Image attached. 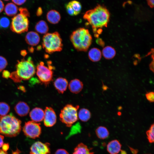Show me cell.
I'll return each mask as SVG.
<instances>
[{
    "mask_svg": "<svg viewBox=\"0 0 154 154\" xmlns=\"http://www.w3.org/2000/svg\"><path fill=\"white\" fill-rule=\"evenodd\" d=\"M145 96L147 99L150 102H153L154 101V93L153 91L147 92Z\"/></svg>",
    "mask_w": 154,
    "mask_h": 154,
    "instance_id": "cell-32",
    "label": "cell"
},
{
    "mask_svg": "<svg viewBox=\"0 0 154 154\" xmlns=\"http://www.w3.org/2000/svg\"><path fill=\"white\" fill-rule=\"evenodd\" d=\"M121 144L117 140H113L107 145V149L110 154H117L121 150Z\"/></svg>",
    "mask_w": 154,
    "mask_h": 154,
    "instance_id": "cell-18",
    "label": "cell"
},
{
    "mask_svg": "<svg viewBox=\"0 0 154 154\" xmlns=\"http://www.w3.org/2000/svg\"><path fill=\"white\" fill-rule=\"evenodd\" d=\"M0 154H7L5 151L3 150L0 149Z\"/></svg>",
    "mask_w": 154,
    "mask_h": 154,
    "instance_id": "cell-43",
    "label": "cell"
},
{
    "mask_svg": "<svg viewBox=\"0 0 154 154\" xmlns=\"http://www.w3.org/2000/svg\"><path fill=\"white\" fill-rule=\"evenodd\" d=\"M88 147L82 143L79 144L74 148L73 154H93Z\"/></svg>",
    "mask_w": 154,
    "mask_h": 154,
    "instance_id": "cell-20",
    "label": "cell"
},
{
    "mask_svg": "<svg viewBox=\"0 0 154 154\" xmlns=\"http://www.w3.org/2000/svg\"><path fill=\"white\" fill-rule=\"evenodd\" d=\"M5 1H9V0H4Z\"/></svg>",
    "mask_w": 154,
    "mask_h": 154,
    "instance_id": "cell-45",
    "label": "cell"
},
{
    "mask_svg": "<svg viewBox=\"0 0 154 154\" xmlns=\"http://www.w3.org/2000/svg\"><path fill=\"white\" fill-rule=\"evenodd\" d=\"M25 40L29 44L35 46L38 44L40 41V37L39 35L36 32L30 31L26 35Z\"/></svg>",
    "mask_w": 154,
    "mask_h": 154,
    "instance_id": "cell-16",
    "label": "cell"
},
{
    "mask_svg": "<svg viewBox=\"0 0 154 154\" xmlns=\"http://www.w3.org/2000/svg\"><path fill=\"white\" fill-rule=\"evenodd\" d=\"M21 54L22 56H25L27 54V53L25 50H23L21 51Z\"/></svg>",
    "mask_w": 154,
    "mask_h": 154,
    "instance_id": "cell-42",
    "label": "cell"
},
{
    "mask_svg": "<svg viewBox=\"0 0 154 154\" xmlns=\"http://www.w3.org/2000/svg\"><path fill=\"white\" fill-rule=\"evenodd\" d=\"M8 63L6 59L2 56H0V72L4 69Z\"/></svg>",
    "mask_w": 154,
    "mask_h": 154,
    "instance_id": "cell-30",
    "label": "cell"
},
{
    "mask_svg": "<svg viewBox=\"0 0 154 154\" xmlns=\"http://www.w3.org/2000/svg\"><path fill=\"white\" fill-rule=\"evenodd\" d=\"M15 110L18 115L21 116H23L28 114L30 110V108L26 103L23 102H20L16 105Z\"/></svg>",
    "mask_w": 154,
    "mask_h": 154,
    "instance_id": "cell-17",
    "label": "cell"
},
{
    "mask_svg": "<svg viewBox=\"0 0 154 154\" xmlns=\"http://www.w3.org/2000/svg\"><path fill=\"white\" fill-rule=\"evenodd\" d=\"M55 154H69V153L66 150L60 149L57 150Z\"/></svg>",
    "mask_w": 154,
    "mask_h": 154,
    "instance_id": "cell-34",
    "label": "cell"
},
{
    "mask_svg": "<svg viewBox=\"0 0 154 154\" xmlns=\"http://www.w3.org/2000/svg\"><path fill=\"white\" fill-rule=\"evenodd\" d=\"M27 17L20 13L12 19L11 29L13 32L21 34L28 31L29 21Z\"/></svg>",
    "mask_w": 154,
    "mask_h": 154,
    "instance_id": "cell-8",
    "label": "cell"
},
{
    "mask_svg": "<svg viewBox=\"0 0 154 154\" xmlns=\"http://www.w3.org/2000/svg\"><path fill=\"white\" fill-rule=\"evenodd\" d=\"M74 48L79 51H86L92 42V37L88 30L80 28L73 31L70 37Z\"/></svg>",
    "mask_w": 154,
    "mask_h": 154,
    "instance_id": "cell-4",
    "label": "cell"
},
{
    "mask_svg": "<svg viewBox=\"0 0 154 154\" xmlns=\"http://www.w3.org/2000/svg\"><path fill=\"white\" fill-rule=\"evenodd\" d=\"M42 11L41 7H39L37 11L36 14L38 16H39L42 15Z\"/></svg>",
    "mask_w": 154,
    "mask_h": 154,
    "instance_id": "cell-39",
    "label": "cell"
},
{
    "mask_svg": "<svg viewBox=\"0 0 154 154\" xmlns=\"http://www.w3.org/2000/svg\"><path fill=\"white\" fill-rule=\"evenodd\" d=\"M104 56L107 59H111L115 56L116 51L112 47L107 46L104 47L102 51Z\"/></svg>",
    "mask_w": 154,
    "mask_h": 154,
    "instance_id": "cell-26",
    "label": "cell"
},
{
    "mask_svg": "<svg viewBox=\"0 0 154 154\" xmlns=\"http://www.w3.org/2000/svg\"><path fill=\"white\" fill-rule=\"evenodd\" d=\"M29 50L31 52H33L34 51V48L33 47L30 48H29Z\"/></svg>",
    "mask_w": 154,
    "mask_h": 154,
    "instance_id": "cell-44",
    "label": "cell"
},
{
    "mask_svg": "<svg viewBox=\"0 0 154 154\" xmlns=\"http://www.w3.org/2000/svg\"><path fill=\"white\" fill-rule=\"evenodd\" d=\"M57 117L54 109L51 107H46L44 111V123L46 127H51L56 123Z\"/></svg>",
    "mask_w": 154,
    "mask_h": 154,
    "instance_id": "cell-11",
    "label": "cell"
},
{
    "mask_svg": "<svg viewBox=\"0 0 154 154\" xmlns=\"http://www.w3.org/2000/svg\"><path fill=\"white\" fill-rule=\"evenodd\" d=\"M65 8L68 14L71 16H76L80 12L82 6L81 3L76 0L71 1L65 5Z\"/></svg>",
    "mask_w": 154,
    "mask_h": 154,
    "instance_id": "cell-12",
    "label": "cell"
},
{
    "mask_svg": "<svg viewBox=\"0 0 154 154\" xmlns=\"http://www.w3.org/2000/svg\"><path fill=\"white\" fill-rule=\"evenodd\" d=\"M78 105L67 104L61 110L59 115L60 121L67 127H70L78 120Z\"/></svg>",
    "mask_w": 154,
    "mask_h": 154,
    "instance_id": "cell-6",
    "label": "cell"
},
{
    "mask_svg": "<svg viewBox=\"0 0 154 154\" xmlns=\"http://www.w3.org/2000/svg\"><path fill=\"white\" fill-rule=\"evenodd\" d=\"M47 21L50 23L55 24L59 23L61 19L60 15L59 12L55 10L49 11L46 15Z\"/></svg>",
    "mask_w": 154,
    "mask_h": 154,
    "instance_id": "cell-19",
    "label": "cell"
},
{
    "mask_svg": "<svg viewBox=\"0 0 154 154\" xmlns=\"http://www.w3.org/2000/svg\"><path fill=\"white\" fill-rule=\"evenodd\" d=\"M82 82L79 80L75 79L71 80L68 85V88L72 93L77 94L80 92L83 88Z\"/></svg>",
    "mask_w": 154,
    "mask_h": 154,
    "instance_id": "cell-15",
    "label": "cell"
},
{
    "mask_svg": "<svg viewBox=\"0 0 154 154\" xmlns=\"http://www.w3.org/2000/svg\"><path fill=\"white\" fill-rule=\"evenodd\" d=\"M10 108L7 103L4 102H0V115L5 116L9 111Z\"/></svg>",
    "mask_w": 154,
    "mask_h": 154,
    "instance_id": "cell-27",
    "label": "cell"
},
{
    "mask_svg": "<svg viewBox=\"0 0 154 154\" xmlns=\"http://www.w3.org/2000/svg\"><path fill=\"white\" fill-rule=\"evenodd\" d=\"M148 140L150 143H153L154 141V124L151 125L149 129L146 132Z\"/></svg>",
    "mask_w": 154,
    "mask_h": 154,
    "instance_id": "cell-28",
    "label": "cell"
},
{
    "mask_svg": "<svg viewBox=\"0 0 154 154\" xmlns=\"http://www.w3.org/2000/svg\"><path fill=\"white\" fill-rule=\"evenodd\" d=\"M27 0H12L13 2L18 5H21L24 3Z\"/></svg>",
    "mask_w": 154,
    "mask_h": 154,
    "instance_id": "cell-35",
    "label": "cell"
},
{
    "mask_svg": "<svg viewBox=\"0 0 154 154\" xmlns=\"http://www.w3.org/2000/svg\"><path fill=\"white\" fill-rule=\"evenodd\" d=\"M18 11V7L13 3H7L5 6L4 11L5 14L9 16L15 15Z\"/></svg>",
    "mask_w": 154,
    "mask_h": 154,
    "instance_id": "cell-23",
    "label": "cell"
},
{
    "mask_svg": "<svg viewBox=\"0 0 154 154\" xmlns=\"http://www.w3.org/2000/svg\"><path fill=\"white\" fill-rule=\"evenodd\" d=\"M68 85L67 80L62 77L57 78L54 82V87L58 93L63 94L66 90Z\"/></svg>",
    "mask_w": 154,
    "mask_h": 154,
    "instance_id": "cell-13",
    "label": "cell"
},
{
    "mask_svg": "<svg viewBox=\"0 0 154 154\" xmlns=\"http://www.w3.org/2000/svg\"><path fill=\"white\" fill-rule=\"evenodd\" d=\"M71 129L68 136L80 131L81 126L80 124L78 123L75 125H74L72 127Z\"/></svg>",
    "mask_w": 154,
    "mask_h": 154,
    "instance_id": "cell-31",
    "label": "cell"
},
{
    "mask_svg": "<svg viewBox=\"0 0 154 154\" xmlns=\"http://www.w3.org/2000/svg\"><path fill=\"white\" fill-rule=\"evenodd\" d=\"M78 116V117L80 120L83 122H86L90 119L91 113L88 109L82 108L79 110Z\"/></svg>",
    "mask_w": 154,
    "mask_h": 154,
    "instance_id": "cell-24",
    "label": "cell"
},
{
    "mask_svg": "<svg viewBox=\"0 0 154 154\" xmlns=\"http://www.w3.org/2000/svg\"><path fill=\"white\" fill-rule=\"evenodd\" d=\"M88 56L90 59L93 62L99 60L101 57V52L99 49L96 48H93L89 51Z\"/></svg>",
    "mask_w": 154,
    "mask_h": 154,
    "instance_id": "cell-22",
    "label": "cell"
},
{
    "mask_svg": "<svg viewBox=\"0 0 154 154\" xmlns=\"http://www.w3.org/2000/svg\"><path fill=\"white\" fill-rule=\"evenodd\" d=\"M148 6L151 8H153L154 7V0H146Z\"/></svg>",
    "mask_w": 154,
    "mask_h": 154,
    "instance_id": "cell-37",
    "label": "cell"
},
{
    "mask_svg": "<svg viewBox=\"0 0 154 154\" xmlns=\"http://www.w3.org/2000/svg\"><path fill=\"white\" fill-rule=\"evenodd\" d=\"M4 8V4L3 1L0 0V13L1 12Z\"/></svg>",
    "mask_w": 154,
    "mask_h": 154,
    "instance_id": "cell-40",
    "label": "cell"
},
{
    "mask_svg": "<svg viewBox=\"0 0 154 154\" xmlns=\"http://www.w3.org/2000/svg\"><path fill=\"white\" fill-rule=\"evenodd\" d=\"M35 29L38 33L46 34L48 31L49 28L46 23L44 21L40 20L36 24Z\"/></svg>",
    "mask_w": 154,
    "mask_h": 154,
    "instance_id": "cell-21",
    "label": "cell"
},
{
    "mask_svg": "<svg viewBox=\"0 0 154 154\" xmlns=\"http://www.w3.org/2000/svg\"><path fill=\"white\" fill-rule=\"evenodd\" d=\"M42 44L43 48L49 54L62 49V39L58 32L46 34L43 37Z\"/></svg>",
    "mask_w": 154,
    "mask_h": 154,
    "instance_id": "cell-5",
    "label": "cell"
},
{
    "mask_svg": "<svg viewBox=\"0 0 154 154\" xmlns=\"http://www.w3.org/2000/svg\"><path fill=\"white\" fill-rule=\"evenodd\" d=\"M19 10L20 13L25 15L27 17L29 16V13L27 9L25 8L21 7L19 9Z\"/></svg>",
    "mask_w": 154,
    "mask_h": 154,
    "instance_id": "cell-33",
    "label": "cell"
},
{
    "mask_svg": "<svg viewBox=\"0 0 154 154\" xmlns=\"http://www.w3.org/2000/svg\"><path fill=\"white\" fill-rule=\"evenodd\" d=\"M2 149L5 152L7 151L9 148V144L8 143H5L2 146Z\"/></svg>",
    "mask_w": 154,
    "mask_h": 154,
    "instance_id": "cell-38",
    "label": "cell"
},
{
    "mask_svg": "<svg viewBox=\"0 0 154 154\" xmlns=\"http://www.w3.org/2000/svg\"><path fill=\"white\" fill-rule=\"evenodd\" d=\"M30 116L32 120L35 122H39L43 120L44 111L41 108H35L30 113Z\"/></svg>",
    "mask_w": 154,
    "mask_h": 154,
    "instance_id": "cell-14",
    "label": "cell"
},
{
    "mask_svg": "<svg viewBox=\"0 0 154 154\" xmlns=\"http://www.w3.org/2000/svg\"><path fill=\"white\" fill-rule=\"evenodd\" d=\"M11 73L8 71L4 70L2 73V76L3 78H7L9 77Z\"/></svg>",
    "mask_w": 154,
    "mask_h": 154,
    "instance_id": "cell-36",
    "label": "cell"
},
{
    "mask_svg": "<svg viewBox=\"0 0 154 154\" xmlns=\"http://www.w3.org/2000/svg\"><path fill=\"white\" fill-rule=\"evenodd\" d=\"M16 67V71L12 72L9 77L15 82L29 80L36 72L35 66L30 57L27 60L23 58L20 61L18 60Z\"/></svg>",
    "mask_w": 154,
    "mask_h": 154,
    "instance_id": "cell-2",
    "label": "cell"
},
{
    "mask_svg": "<svg viewBox=\"0 0 154 154\" xmlns=\"http://www.w3.org/2000/svg\"><path fill=\"white\" fill-rule=\"evenodd\" d=\"M51 62H48V67L41 62L37 67L36 74L39 81L42 84L47 86L52 80L54 67L51 65Z\"/></svg>",
    "mask_w": 154,
    "mask_h": 154,
    "instance_id": "cell-7",
    "label": "cell"
},
{
    "mask_svg": "<svg viewBox=\"0 0 154 154\" xmlns=\"http://www.w3.org/2000/svg\"><path fill=\"white\" fill-rule=\"evenodd\" d=\"M4 137L2 135H0V148L1 147L3 144V139Z\"/></svg>",
    "mask_w": 154,
    "mask_h": 154,
    "instance_id": "cell-41",
    "label": "cell"
},
{
    "mask_svg": "<svg viewBox=\"0 0 154 154\" xmlns=\"http://www.w3.org/2000/svg\"><path fill=\"white\" fill-rule=\"evenodd\" d=\"M10 24L9 19L6 17L0 18V29H3L7 28Z\"/></svg>",
    "mask_w": 154,
    "mask_h": 154,
    "instance_id": "cell-29",
    "label": "cell"
},
{
    "mask_svg": "<svg viewBox=\"0 0 154 154\" xmlns=\"http://www.w3.org/2000/svg\"><path fill=\"white\" fill-rule=\"evenodd\" d=\"M49 143H43L37 141L34 143L30 148V154H49L50 149Z\"/></svg>",
    "mask_w": 154,
    "mask_h": 154,
    "instance_id": "cell-10",
    "label": "cell"
},
{
    "mask_svg": "<svg viewBox=\"0 0 154 154\" xmlns=\"http://www.w3.org/2000/svg\"><path fill=\"white\" fill-rule=\"evenodd\" d=\"M110 17V12L104 6L100 4L94 9L87 11L83 16L86 20L92 27L95 35L100 34L102 29L107 26Z\"/></svg>",
    "mask_w": 154,
    "mask_h": 154,
    "instance_id": "cell-1",
    "label": "cell"
},
{
    "mask_svg": "<svg viewBox=\"0 0 154 154\" xmlns=\"http://www.w3.org/2000/svg\"><path fill=\"white\" fill-rule=\"evenodd\" d=\"M21 121L11 115L0 117V133L12 137L18 135L21 130Z\"/></svg>",
    "mask_w": 154,
    "mask_h": 154,
    "instance_id": "cell-3",
    "label": "cell"
},
{
    "mask_svg": "<svg viewBox=\"0 0 154 154\" xmlns=\"http://www.w3.org/2000/svg\"><path fill=\"white\" fill-rule=\"evenodd\" d=\"M96 133L98 137L101 139H104L109 135V133L107 128L105 127L100 126L96 130Z\"/></svg>",
    "mask_w": 154,
    "mask_h": 154,
    "instance_id": "cell-25",
    "label": "cell"
},
{
    "mask_svg": "<svg viewBox=\"0 0 154 154\" xmlns=\"http://www.w3.org/2000/svg\"><path fill=\"white\" fill-rule=\"evenodd\" d=\"M23 130L25 135L32 139L39 137L41 133L40 124L33 121L26 122Z\"/></svg>",
    "mask_w": 154,
    "mask_h": 154,
    "instance_id": "cell-9",
    "label": "cell"
}]
</instances>
